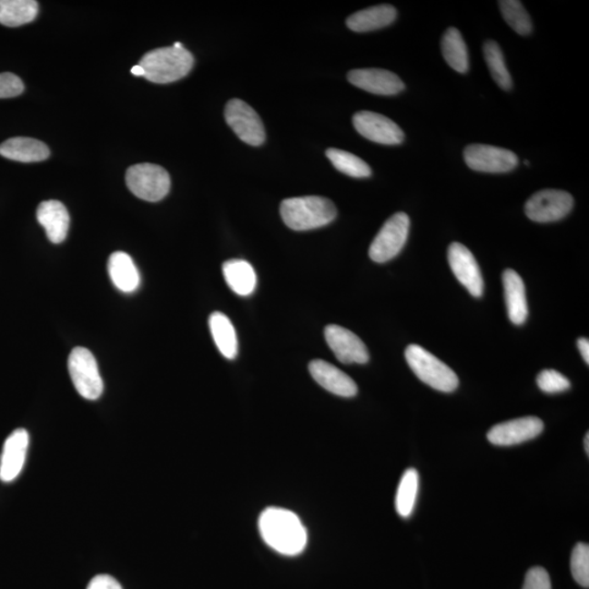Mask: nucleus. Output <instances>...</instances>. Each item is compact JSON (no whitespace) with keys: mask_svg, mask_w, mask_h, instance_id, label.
<instances>
[{"mask_svg":"<svg viewBox=\"0 0 589 589\" xmlns=\"http://www.w3.org/2000/svg\"><path fill=\"white\" fill-rule=\"evenodd\" d=\"M584 447H585L587 455H589V433L588 432L586 433V436H585Z\"/></svg>","mask_w":589,"mask_h":589,"instance_id":"4c0bfd02","label":"nucleus"},{"mask_svg":"<svg viewBox=\"0 0 589 589\" xmlns=\"http://www.w3.org/2000/svg\"><path fill=\"white\" fill-rule=\"evenodd\" d=\"M483 55L495 84L501 89L505 91L511 90L512 86H513V81H512L509 70L506 68L504 55L501 51L499 44L492 40L484 43Z\"/></svg>","mask_w":589,"mask_h":589,"instance_id":"cd10ccee","label":"nucleus"},{"mask_svg":"<svg viewBox=\"0 0 589 589\" xmlns=\"http://www.w3.org/2000/svg\"><path fill=\"white\" fill-rule=\"evenodd\" d=\"M577 346H579V350L581 351V354L583 356V360H584L588 365L589 362V340L588 339L585 338H581L579 340H577Z\"/></svg>","mask_w":589,"mask_h":589,"instance_id":"c9c22d12","label":"nucleus"},{"mask_svg":"<svg viewBox=\"0 0 589 589\" xmlns=\"http://www.w3.org/2000/svg\"><path fill=\"white\" fill-rule=\"evenodd\" d=\"M574 206V197L569 192L546 189L537 192L528 199L525 213L533 222L552 223L568 216Z\"/></svg>","mask_w":589,"mask_h":589,"instance_id":"6e6552de","label":"nucleus"},{"mask_svg":"<svg viewBox=\"0 0 589 589\" xmlns=\"http://www.w3.org/2000/svg\"><path fill=\"white\" fill-rule=\"evenodd\" d=\"M525 164L527 165V167H530V162L525 161Z\"/></svg>","mask_w":589,"mask_h":589,"instance_id":"58836bf2","label":"nucleus"},{"mask_svg":"<svg viewBox=\"0 0 589 589\" xmlns=\"http://www.w3.org/2000/svg\"><path fill=\"white\" fill-rule=\"evenodd\" d=\"M24 91V82L18 76L10 73L0 74V98L15 97Z\"/></svg>","mask_w":589,"mask_h":589,"instance_id":"473e14b6","label":"nucleus"},{"mask_svg":"<svg viewBox=\"0 0 589 589\" xmlns=\"http://www.w3.org/2000/svg\"><path fill=\"white\" fill-rule=\"evenodd\" d=\"M355 129L372 142L396 146L404 140V132L388 117L373 112L362 111L353 118Z\"/></svg>","mask_w":589,"mask_h":589,"instance_id":"9b49d317","label":"nucleus"},{"mask_svg":"<svg viewBox=\"0 0 589 589\" xmlns=\"http://www.w3.org/2000/svg\"><path fill=\"white\" fill-rule=\"evenodd\" d=\"M208 326L214 343L221 354L228 360H235L239 354V340L233 323L222 312H213L208 319Z\"/></svg>","mask_w":589,"mask_h":589,"instance_id":"b1692460","label":"nucleus"},{"mask_svg":"<svg viewBox=\"0 0 589 589\" xmlns=\"http://www.w3.org/2000/svg\"><path fill=\"white\" fill-rule=\"evenodd\" d=\"M225 119L228 126L247 145L259 147L266 141V130L255 109L244 101L234 98L225 108Z\"/></svg>","mask_w":589,"mask_h":589,"instance_id":"1a4fd4ad","label":"nucleus"},{"mask_svg":"<svg viewBox=\"0 0 589 589\" xmlns=\"http://www.w3.org/2000/svg\"><path fill=\"white\" fill-rule=\"evenodd\" d=\"M327 157L339 172L350 178H367L371 176V167L353 153L339 150V148H329Z\"/></svg>","mask_w":589,"mask_h":589,"instance_id":"c85d7f7f","label":"nucleus"},{"mask_svg":"<svg viewBox=\"0 0 589 589\" xmlns=\"http://www.w3.org/2000/svg\"><path fill=\"white\" fill-rule=\"evenodd\" d=\"M0 156L22 163L42 162L49 157V148L32 137H16L0 145Z\"/></svg>","mask_w":589,"mask_h":589,"instance_id":"aec40b11","label":"nucleus"},{"mask_svg":"<svg viewBox=\"0 0 589 589\" xmlns=\"http://www.w3.org/2000/svg\"><path fill=\"white\" fill-rule=\"evenodd\" d=\"M38 223L46 229L47 239L53 244H60L67 237L70 218L67 208L57 200L44 201L37 208Z\"/></svg>","mask_w":589,"mask_h":589,"instance_id":"a211bd4d","label":"nucleus"},{"mask_svg":"<svg viewBox=\"0 0 589 589\" xmlns=\"http://www.w3.org/2000/svg\"><path fill=\"white\" fill-rule=\"evenodd\" d=\"M571 571L574 580L583 587L589 586V546L577 543L571 557Z\"/></svg>","mask_w":589,"mask_h":589,"instance_id":"7c9ffc66","label":"nucleus"},{"mask_svg":"<svg viewBox=\"0 0 589 589\" xmlns=\"http://www.w3.org/2000/svg\"><path fill=\"white\" fill-rule=\"evenodd\" d=\"M405 358L417 378L429 387L445 393L458 389L460 380L452 369L421 346L410 345L405 350Z\"/></svg>","mask_w":589,"mask_h":589,"instance_id":"20e7f679","label":"nucleus"},{"mask_svg":"<svg viewBox=\"0 0 589 589\" xmlns=\"http://www.w3.org/2000/svg\"><path fill=\"white\" fill-rule=\"evenodd\" d=\"M523 589H552V581L548 572L536 566L527 572Z\"/></svg>","mask_w":589,"mask_h":589,"instance_id":"72a5a7b5","label":"nucleus"},{"mask_svg":"<svg viewBox=\"0 0 589 589\" xmlns=\"http://www.w3.org/2000/svg\"><path fill=\"white\" fill-rule=\"evenodd\" d=\"M348 79L351 85L372 95L395 96L405 89L404 82L398 76L384 69L351 70Z\"/></svg>","mask_w":589,"mask_h":589,"instance_id":"2eb2a0df","label":"nucleus"},{"mask_svg":"<svg viewBox=\"0 0 589 589\" xmlns=\"http://www.w3.org/2000/svg\"><path fill=\"white\" fill-rule=\"evenodd\" d=\"M448 259L451 269L459 282L470 291L473 297H482L483 293V279L481 268L469 248L453 242L449 247Z\"/></svg>","mask_w":589,"mask_h":589,"instance_id":"ddd939ff","label":"nucleus"},{"mask_svg":"<svg viewBox=\"0 0 589 589\" xmlns=\"http://www.w3.org/2000/svg\"><path fill=\"white\" fill-rule=\"evenodd\" d=\"M411 221L406 213L399 212L384 223L373 239L369 257L377 263L392 260L403 249L409 239Z\"/></svg>","mask_w":589,"mask_h":589,"instance_id":"423d86ee","label":"nucleus"},{"mask_svg":"<svg viewBox=\"0 0 589 589\" xmlns=\"http://www.w3.org/2000/svg\"><path fill=\"white\" fill-rule=\"evenodd\" d=\"M538 388L544 393L555 394L564 392V391L571 388V383L568 378H565L563 373L548 369L538 374L537 377Z\"/></svg>","mask_w":589,"mask_h":589,"instance_id":"2f4dec72","label":"nucleus"},{"mask_svg":"<svg viewBox=\"0 0 589 589\" xmlns=\"http://www.w3.org/2000/svg\"><path fill=\"white\" fill-rule=\"evenodd\" d=\"M36 0H0V24L15 27L30 24L36 18Z\"/></svg>","mask_w":589,"mask_h":589,"instance_id":"a878e982","label":"nucleus"},{"mask_svg":"<svg viewBox=\"0 0 589 589\" xmlns=\"http://www.w3.org/2000/svg\"><path fill=\"white\" fill-rule=\"evenodd\" d=\"M398 11L391 5H379L351 15L346 25L351 31L369 32L392 25Z\"/></svg>","mask_w":589,"mask_h":589,"instance_id":"4be33fe9","label":"nucleus"},{"mask_svg":"<svg viewBox=\"0 0 589 589\" xmlns=\"http://www.w3.org/2000/svg\"><path fill=\"white\" fill-rule=\"evenodd\" d=\"M194 56L185 47H163L148 52L139 65L145 70V78L154 84H170L190 73Z\"/></svg>","mask_w":589,"mask_h":589,"instance_id":"7ed1b4c3","label":"nucleus"},{"mask_svg":"<svg viewBox=\"0 0 589 589\" xmlns=\"http://www.w3.org/2000/svg\"><path fill=\"white\" fill-rule=\"evenodd\" d=\"M126 184L139 199L157 202L168 196L170 178L167 170L156 164H137L127 170Z\"/></svg>","mask_w":589,"mask_h":589,"instance_id":"39448f33","label":"nucleus"},{"mask_svg":"<svg viewBox=\"0 0 589 589\" xmlns=\"http://www.w3.org/2000/svg\"><path fill=\"white\" fill-rule=\"evenodd\" d=\"M329 348L332 350L338 361L343 363H366L369 361L367 346L357 335L350 330L334 326H328L324 330Z\"/></svg>","mask_w":589,"mask_h":589,"instance_id":"4468645a","label":"nucleus"},{"mask_svg":"<svg viewBox=\"0 0 589 589\" xmlns=\"http://www.w3.org/2000/svg\"><path fill=\"white\" fill-rule=\"evenodd\" d=\"M259 530L263 541L280 554L297 555L306 547V528L300 517L289 510H264L259 519Z\"/></svg>","mask_w":589,"mask_h":589,"instance_id":"f257e3e1","label":"nucleus"},{"mask_svg":"<svg viewBox=\"0 0 589 589\" xmlns=\"http://www.w3.org/2000/svg\"><path fill=\"white\" fill-rule=\"evenodd\" d=\"M279 211L286 227L297 232L326 227L338 216L331 200L317 196L286 199L280 203Z\"/></svg>","mask_w":589,"mask_h":589,"instance_id":"f03ea898","label":"nucleus"},{"mask_svg":"<svg viewBox=\"0 0 589 589\" xmlns=\"http://www.w3.org/2000/svg\"><path fill=\"white\" fill-rule=\"evenodd\" d=\"M501 13L512 29L521 36L531 35L533 24L530 15L527 14L524 5L517 0H501L499 2Z\"/></svg>","mask_w":589,"mask_h":589,"instance_id":"c756f323","label":"nucleus"},{"mask_svg":"<svg viewBox=\"0 0 589 589\" xmlns=\"http://www.w3.org/2000/svg\"><path fill=\"white\" fill-rule=\"evenodd\" d=\"M543 431L538 417H522L495 425L488 432V440L499 447H511L535 439Z\"/></svg>","mask_w":589,"mask_h":589,"instance_id":"f8f14e48","label":"nucleus"},{"mask_svg":"<svg viewBox=\"0 0 589 589\" xmlns=\"http://www.w3.org/2000/svg\"><path fill=\"white\" fill-rule=\"evenodd\" d=\"M71 380L78 393L86 400L96 401L103 393V380L97 361L89 350L76 348L68 358Z\"/></svg>","mask_w":589,"mask_h":589,"instance_id":"0eeeda50","label":"nucleus"},{"mask_svg":"<svg viewBox=\"0 0 589 589\" xmlns=\"http://www.w3.org/2000/svg\"><path fill=\"white\" fill-rule=\"evenodd\" d=\"M131 74L136 76H145V70H143L140 65H137L132 67Z\"/></svg>","mask_w":589,"mask_h":589,"instance_id":"e433bc0d","label":"nucleus"},{"mask_svg":"<svg viewBox=\"0 0 589 589\" xmlns=\"http://www.w3.org/2000/svg\"><path fill=\"white\" fill-rule=\"evenodd\" d=\"M224 279L228 288L239 296H249L257 288V274L251 264L232 259L223 264Z\"/></svg>","mask_w":589,"mask_h":589,"instance_id":"5701e85b","label":"nucleus"},{"mask_svg":"<svg viewBox=\"0 0 589 589\" xmlns=\"http://www.w3.org/2000/svg\"><path fill=\"white\" fill-rule=\"evenodd\" d=\"M503 286L506 308L510 320L522 326L528 316V306L524 282L514 269H506L503 273Z\"/></svg>","mask_w":589,"mask_h":589,"instance_id":"6ab92c4d","label":"nucleus"},{"mask_svg":"<svg viewBox=\"0 0 589 589\" xmlns=\"http://www.w3.org/2000/svg\"><path fill=\"white\" fill-rule=\"evenodd\" d=\"M86 589H123L111 575L101 574L92 579Z\"/></svg>","mask_w":589,"mask_h":589,"instance_id":"f704fd0d","label":"nucleus"},{"mask_svg":"<svg viewBox=\"0 0 589 589\" xmlns=\"http://www.w3.org/2000/svg\"><path fill=\"white\" fill-rule=\"evenodd\" d=\"M464 158L467 167L482 173H508L519 164V157L514 152L488 145L467 147L464 151Z\"/></svg>","mask_w":589,"mask_h":589,"instance_id":"9d476101","label":"nucleus"},{"mask_svg":"<svg viewBox=\"0 0 589 589\" xmlns=\"http://www.w3.org/2000/svg\"><path fill=\"white\" fill-rule=\"evenodd\" d=\"M443 58L451 68L460 74L467 73L470 68L469 51L463 36L455 27H450L445 31L442 42Z\"/></svg>","mask_w":589,"mask_h":589,"instance_id":"393cba45","label":"nucleus"},{"mask_svg":"<svg viewBox=\"0 0 589 589\" xmlns=\"http://www.w3.org/2000/svg\"><path fill=\"white\" fill-rule=\"evenodd\" d=\"M418 490H420L418 472L414 469L407 470L401 476L395 498L396 511L404 519L410 517L414 511Z\"/></svg>","mask_w":589,"mask_h":589,"instance_id":"bb28decb","label":"nucleus"},{"mask_svg":"<svg viewBox=\"0 0 589 589\" xmlns=\"http://www.w3.org/2000/svg\"><path fill=\"white\" fill-rule=\"evenodd\" d=\"M108 274L117 289L134 293L140 286V273L134 260L126 252H114L108 260Z\"/></svg>","mask_w":589,"mask_h":589,"instance_id":"412c9836","label":"nucleus"},{"mask_svg":"<svg viewBox=\"0 0 589 589\" xmlns=\"http://www.w3.org/2000/svg\"><path fill=\"white\" fill-rule=\"evenodd\" d=\"M29 448V433L25 429H16L5 440L2 460H0V479L5 482L15 481L24 469L26 451Z\"/></svg>","mask_w":589,"mask_h":589,"instance_id":"dca6fc26","label":"nucleus"},{"mask_svg":"<svg viewBox=\"0 0 589 589\" xmlns=\"http://www.w3.org/2000/svg\"><path fill=\"white\" fill-rule=\"evenodd\" d=\"M310 371L312 378L329 392L343 398H353L358 392L354 380L332 363L313 361L310 363Z\"/></svg>","mask_w":589,"mask_h":589,"instance_id":"f3484780","label":"nucleus"}]
</instances>
